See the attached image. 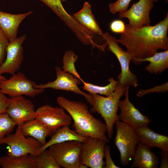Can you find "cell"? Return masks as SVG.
<instances>
[{"instance_id": "obj_24", "label": "cell", "mask_w": 168, "mask_h": 168, "mask_svg": "<svg viewBox=\"0 0 168 168\" xmlns=\"http://www.w3.org/2000/svg\"><path fill=\"white\" fill-rule=\"evenodd\" d=\"M109 83L104 86H100L87 83L83 81V89L91 94L104 95L106 97L111 95L116 89L118 81L111 77L108 79Z\"/></svg>"}, {"instance_id": "obj_19", "label": "cell", "mask_w": 168, "mask_h": 168, "mask_svg": "<svg viewBox=\"0 0 168 168\" xmlns=\"http://www.w3.org/2000/svg\"><path fill=\"white\" fill-rule=\"evenodd\" d=\"M19 126L24 135L35 139L43 146L47 142L46 138L53 135L46 126L36 118Z\"/></svg>"}, {"instance_id": "obj_14", "label": "cell", "mask_w": 168, "mask_h": 168, "mask_svg": "<svg viewBox=\"0 0 168 168\" xmlns=\"http://www.w3.org/2000/svg\"><path fill=\"white\" fill-rule=\"evenodd\" d=\"M26 37V35H24L9 41L6 48L5 60L0 67V75L8 73L12 75L20 69L24 59L22 44Z\"/></svg>"}, {"instance_id": "obj_15", "label": "cell", "mask_w": 168, "mask_h": 168, "mask_svg": "<svg viewBox=\"0 0 168 168\" xmlns=\"http://www.w3.org/2000/svg\"><path fill=\"white\" fill-rule=\"evenodd\" d=\"M153 0H139L126 11L119 13L120 19L126 18L131 26L137 28L150 25V12L154 6Z\"/></svg>"}, {"instance_id": "obj_34", "label": "cell", "mask_w": 168, "mask_h": 168, "mask_svg": "<svg viewBox=\"0 0 168 168\" xmlns=\"http://www.w3.org/2000/svg\"><path fill=\"white\" fill-rule=\"evenodd\" d=\"M9 100L10 98L6 96L0 87V114L6 113Z\"/></svg>"}, {"instance_id": "obj_6", "label": "cell", "mask_w": 168, "mask_h": 168, "mask_svg": "<svg viewBox=\"0 0 168 168\" xmlns=\"http://www.w3.org/2000/svg\"><path fill=\"white\" fill-rule=\"evenodd\" d=\"M102 36L106 41L108 50L116 56L120 65L121 72L118 77V83L125 86L137 87L138 85V78L129 68V63L132 59L131 55L124 50L119 45L116 38L108 32L103 33Z\"/></svg>"}, {"instance_id": "obj_7", "label": "cell", "mask_w": 168, "mask_h": 168, "mask_svg": "<svg viewBox=\"0 0 168 168\" xmlns=\"http://www.w3.org/2000/svg\"><path fill=\"white\" fill-rule=\"evenodd\" d=\"M82 143L68 141L50 146L49 150L58 164L64 168H80Z\"/></svg>"}, {"instance_id": "obj_25", "label": "cell", "mask_w": 168, "mask_h": 168, "mask_svg": "<svg viewBox=\"0 0 168 168\" xmlns=\"http://www.w3.org/2000/svg\"><path fill=\"white\" fill-rule=\"evenodd\" d=\"M35 168H60L54 157L49 149H45L36 157Z\"/></svg>"}, {"instance_id": "obj_4", "label": "cell", "mask_w": 168, "mask_h": 168, "mask_svg": "<svg viewBox=\"0 0 168 168\" xmlns=\"http://www.w3.org/2000/svg\"><path fill=\"white\" fill-rule=\"evenodd\" d=\"M115 124L116 132L114 143L120 152V162L126 166L133 158L139 141L133 128L119 119Z\"/></svg>"}, {"instance_id": "obj_35", "label": "cell", "mask_w": 168, "mask_h": 168, "mask_svg": "<svg viewBox=\"0 0 168 168\" xmlns=\"http://www.w3.org/2000/svg\"><path fill=\"white\" fill-rule=\"evenodd\" d=\"M161 162L160 168H168V150H162L160 152Z\"/></svg>"}, {"instance_id": "obj_39", "label": "cell", "mask_w": 168, "mask_h": 168, "mask_svg": "<svg viewBox=\"0 0 168 168\" xmlns=\"http://www.w3.org/2000/svg\"><path fill=\"white\" fill-rule=\"evenodd\" d=\"M67 0H61V1L62 2L66 1Z\"/></svg>"}, {"instance_id": "obj_8", "label": "cell", "mask_w": 168, "mask_h": 168, "mask_svg": "<svg viewBox=\"0 0 168 168\" xmlns=\"http://www.w3.org/2000/svg\"><path fill=\"white\" fill-rule=\"evenodd\" d=\"M36 83L27 78L23 73L19 72L12 75L9 79L2 81L0 87L2 92L12 97L25 95L34 98L43 93L44 89L35 88Z\"/></svg>"}, {"instance_id": "obj_22", "label": "cell", "mask_w": 168, "mask_h": 168, "mask_svg": "<svg viewBox=\"0 0 168 168\" xmlns=\"http://www.w3.org/2000/svg\"><path fill=\"white\" fill-rule=\"evenodd\" d=\"M146 61L150 62L145 68L146 71L151 74H160L168 68V50L157 52L151 57L138 60L134 64L140 65Z\"/></svg>"}, {"instance_id": "obj_9", "label": "cell", "mask_w": 168, "mask_h": 168, "mask_svg": "<svg viewBox=\"0 0 168 168\" xmlns=\"http://www.w3.org/2000/svg\"><path fill=\"white\" fill-rule=\"evenodd\" d=\"M56 78L52 82H49L44 84L35 85L36 89L50 88L57 90H63L71 91L84 96L87 102L89 103L92 98L91 94L86 93L82 91L78 86L83 81L76 77L71 73L64 72L59 66L55 68Z\"/></svg>"}, {"instance_id": "obj_29", "label": "cell", "mask_w": 168, "mask_h": 168, "mask_svg": "<svg viewBox=\"0 0 168 168\" xmlns=\"http://www.w3.org/2000/svg\"><path fill=\"white\" fill-rule=\"evenodd\" d=\"M131 0H117L109 4V10L113 14L126 11L128 9Z\"/></svg>"}, {"instance_id": "obj_36", "label": "cell", "mask_w": 168, "mask_h": 168, "mask_svg": "<svg viewBox=\"0 0 168 168\" xmlns=\"http://www.w3.org/2000/svg\"><path fill=\"white\" fill-rule=\"evenodd\" d=\"M6 79L7 78L5 77L0 74V83L2 81Z\"/></svg>"}, {"instance_id": "obj_12", "label": "cell", "mask_w": 168, "mask_h": 168, "mask_svg": "<svg viewBox=\"0 0 168 168\" xmlns=\"http://www.w3.org/2000/svg\"><path fill=\"white\" fill-rule=\"evenodd\" d=\"M6 113L17 126H21L36 117L34 104L23 96L10 98Z\"/></svg>"}, {"instance_id": "obj_11", "label": "cell", "mask_w": 168, "mask_h": 168, "mask_svg": "<svg viewBox=\"0 0 168 168\" xmlns=\"http://www.w3.org/2000/svg\"><path fill=\"white\" fill-rule=\"evenodd\" d=\"M107 143L98 138L88 137L82 144L81 164L91 168H104V148Z\"/></svg>"}, {"instance_id": "obj_28", "label": "cell", "mask_w": 168, "mask_h": 168, "mask_svg": "<svg viewBox=\"0 0 168 168\" xmlns=\"http://www.w3.org/2000/svg\"><path fill=\"white\" fill-rule=\"evenodd\" d=\"M16 123L6 113L0 114V140L13 131Z\"/></svg>"}, {"instance_id": "obj_33", "label": "cell", "mask_w": 168, "mask_h": 168, "mask_svg": "<svg viewBox=\"0 0 168 168\" xmlns=\"http://www.w3.org/2000/svg\"><path fill=\"white\" fill-rule=\"evenodd\" d=\"M104 157L105 159V165L104 168H119L116 166L112 160L110 154V147L106 145L104 148Z\"/></svg>"}, {"instance_id": "obj_37", "label": "cell", "mask_w": 168, "mask_h": 168, "mask_svg": "<svg viewBox=\"0 0 168 168\" xmlns=\"http://www.w3.org/2000/svg\"><path fill=\"white\" fill-rule=\"evenodd\" d=\"M159 0H153L154 2H157ZM166 2H168V0H165Z\"/></svg>"}, {"instance_id": "obj_18", "label": "cell", "mask_w": 168, "mask_h": 168, "mask_svg": "<svg viewBox=\"0 0 168 168\" xmlns=\"http://www.w3.org/2000/svg\"><path fill=\"white\" fill-rule=\"evenodd\" d=\"M131 168H157L159 159L151 148L139 142L138 144L133 158Z\"/></svg>"}, {"instance_id": "obj_26", "label": "cell", "mask_w": 168, "mask_h": 168, "mask_svg": "<svg viewBox=\"0 0 168 168\" xmlns=\"http://www.w3.org/2000/svg\"><path fill=\"white\" fill-rule=\"evenodd\" d=\"M78 58V56L75 54L73 51L70 50L66 51L63 58L62 68L64 72H69L76 77L82 80L75 67V63Z\"/></svg>"}, {"instance_id": "obj_21", "label": "cell", "mask_w": 168, "mask_h": 168, "mask_svg": "<svg viewBox=\"0 0 168 168\" xmlns=\"http://www.w3.org/2000/svg\"><path fill=\"white\" fill-rule=\"evenodd\" d=\"M69 126L64 125L58 128L52 135L51 139L41 147L38 155L54 144L72 140L78 141L82 143L87 140L88 137L79 135L74 130H71Z\"/></svg>"}, {"instance_id": "obj_38", "label": "cell", "mask_w": 168, "mask_h": 168, "mask_svg": "<svg viewBox=\"0 0 168 168\" xmlns=\"http://www.w3.org/2000/svg\"><path fill=\"white\" fill-rule=\"evenodd\" d=\"M3 31H2V29L1 27L0 26V34Z\"/></svg>"}, {"instance_id": "obj_31", "label": "cell", "mask_w": 168, "mask_h": 168, "mask_svg": "<svg viewBox=\"0 0 168 168\" xmlns=\"http://www.w3.org/2000/svg\"><path fill=\"white\" fill-rule=\"evenodd\" d=\"M9 42L7 37L3 31L0 34V67L5 60L6 48Z\"/></svg>"}, {"instance_id": "obj_10", "label": "cell", "mask_w": 168, "mask_h": 168, "mask_svg": "<svg viewBox=\"0 0 168 168\" xmlns=\"http://www.w3.org/2000/svg\"><path fill=\"white\" fill-rule=\"evenodd\" d=\"M35 118L43 123L53 134L59 128L70 125L72 119L65 110L61 107H54L49 105H42L35 111Z\"/></svg>"}, {"instance_id": "obj_1", "label": "cell", "mask_w": 168, "mask_h": 168, "mask_svg": "<svg viewBox=\"0 0 168 168\" xmlns=\"http://www.w3.org/2000/svg\"><path fill=\"white\" fill-rule=\"evenodd\" d=\"M168 14L155 25L137 28L125 24L124 31L117 40L125 46L134 63L151 57L160 49L168 50Z\"/></svg>"}, {"instance_id": "obj_32", "label": "cell", "mask_w": 168, "mask_h": 168, "mask_svg": "<svg viewBox=\"0 0 168 168\" xmlns=\"http://www.w3.org/2000/svg\"><path fill=\"white\" fill-rule=\"evenodd\" d=\"M110 27L113 32L121 34L125 31V24L120 20H115L111 22Z\"/></svg>"}, {"instance_id": "obj_20", "label": "cell", "mask_w": 168, "mask_h": 168, "mask_svg": "<svg viewBox=\"0 0 168 168\" xmlns=\"http://www.w3.org/2000/svg\"><path fill=\"white\" fill-rule=\"evenodd\" d=\"M73 15L80 24L93 34L102 36L103 33L95 19L88 2H85L81 10Z\"/></svg>"}, {"instance_id": "obj_2", "label": "cell", "mask_w": 168, "mask_h": 168, "mask_svg": "<svg viewBox=\"0 0 168 168\" xmlns=\"http://www.w3.org/2000/svg\"><path fill=\"white\" fill-rule=\"evenodd\" d=\"M57 102L71 117L73 121V127L77 134L84 137L98 138L109 142L105 124L92 115L86 104L63 96H58Z\"/></svg>"}, {"instance_id": "obj_30", "label": "cell", "mask_w": 168, "mask_h": 168, "mask_svg": "<svg viewBox=\"0 0 168 168\" xmlns=\"http://www.w3.org/2000/svg\"><path fill=\"white\" fill-rule=\"evenodd\" d=\"M168 90V83L166 82L161 85L155 86L148 89L139 90L136 93L138 97H141L145 95L154 92L165 93Z\"/></svg>"}, {"instance_id": "obj_13", "label": "cell", "mask_w": 168, "mask_h": 168, "mask_svg": "<svg viewBox=\"0 0 168 168\" xmlns=\"http://www.w3.org/2000/svg\"><path fill=\"white\" fill-rule=\"evenodd\" d=\"M129 86H127L124 93L125 99L119 100L118 106L120 112L118 115L119 120L130 126L134 130L148 126L152 121L142 114L131 103L129 99Z\"/></svg>"}, {"instance_id": "obj_17", "label": "cell", "mask_w": 168, "mask_h": 168, "mask_svg": "<svg viewBox=\"0 0 168 168\" xmlns=\"http://www.w3.org/2000/svg\"><path fill=\"white\" fill-rule=\"evenodd\" d=\"M139 143L149 148L156 147L168 150V137L155 132L147 126L135 129Z\"/></svg>"}, {"instance_id": "obj_23", "label": "cell", "mask_w": 168, "mask_h": 168, "mask_svg": "<svg viewBox=\"0 0 168 168\" xmlns=\"http://www.w3.org/2000/svg\"><path fill=\"white\" fill-rule=\"evenodd\" d=\"M36 156L30 154L18 156L7 155L0 157V166L2 168H35Z\"/></svg>"}, {"instance_id": "obj_5", "label": "cell", "mask_w": 168, "mask_h": 168, "mask_svg": "<svg viewBox=\"0 0 168 168\" xmlns=\"http://www.w3.org/2000/svg\"><path fill=\"white\" fill-rule=\"evenodd\" d=\"M0 144L7 145V155L14 156L30 154L37 156L43 146L35 139L24 135L19 126H18L15 133H10L0 140Z\"/></svg>"}, {"instance_id": "obj_3", "label": "cell", "mask_w": 168, "mask_h": 168, "mask_svg": "<svg viewBox=\"0 0 168 168\" xmlns=\"http://www.w3.org/2000/svg\"><path fill=\"white\" fill-rule=\"evenodd\" d=\"M126 87L118 83L113 93L108 97L97 94H91L92 99L89 103L91 107L89 111L92 113H97L104 119L109 140L112 139L114 125L115 121L119 119L117 114L119 102L121 97L124 94Z\"/></svg>"}, {"instance_id": "obj_27", "label": "cell", "mask_w": 168, "mask_h": 168, "mask_svg": "<svg viewBox=\"0 0 168 168\" xmlns=\"http://www.w3.org/2000/svg\"><path fill=\"white\" fill-rule=\"evenodd\" d=\"M49 7L63 21H68L70 15L65 10L61 0H40Z\"/></svg>"}, {"instance_id": "obj_16", "label": "cell", "mask_w": 168, "mask_h": 168, "mask_svg": "<svg viewBox=\"0 0 168 168\" xmlns=\"http://www.w3.org/2000/svg\"><path fill=\"white\" fill-rule=\"evenodd\" d=\"M33 12L17 14H12L0 11V26L7 37L9 41L16 39L17 37L19 26L27 16Z\"/></svg>"}]
</instances>
